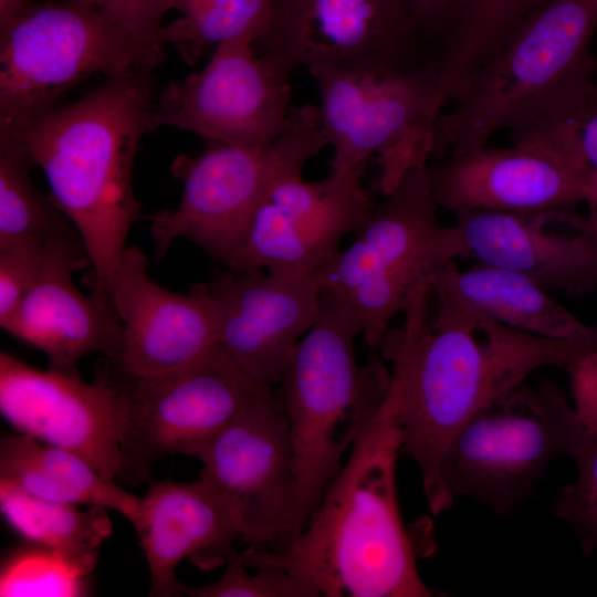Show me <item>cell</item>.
<instances>
[{
  "label": "cell",
  "mask_w": 597,
  "mask_h": 597,
  "mask_svg": "<svg viewBox=\"0 0 597 597\" xmlns=\"http://www.w3.org/2000/svg\"><path fill=\"white\" fill-rule=\"evenodd\" d=\"M199 476L223 498L251 546L292 536L298 480L290 426L275 387L241 411L197 457Z\"/></svg>",
  "instance_id": "obj_14"
},
{
  "label": "cell",
  "mask_w": 597,
  "mask_h": 597,
  "mask_svg": "<svg viewBox=\"0 0 597 597\" xmlns=\"http://www.w3.org/2000/svg\"><path fill=\"white\" fill-rule=\"evenodd\" d=\"M509 133L512 143H540L597 175V83L586 77L568 84Z\"/></svg>",
  "instance_id": "obj_25"
},
{
  "label": "cell",
  "mask_w": 597,
  "mask_h": 597,
  "mask_svg": "<svg viewBox=\"0 0 597 597\" xmlns=\"http://www.w3.org/2000/svg\"><path fill=\"white\" fill-rule=\"evenodd\" d=\"M584 202L588 207V214L585 218L597 233V175L588 177Z\"/></svg>",
  "instance_id": "obj_36"
},
{
  "label": "cell",
  "mask_w": 597,
  "mask_h": 597,
  "mask_svg": "<svg viewBox=\"0 0 597 597\" xmlns=\"http://www.w3.org/2000/svg\"><path fill=\"white\" fill-rule=\"evenodd\" d=\"M430 286L513 329L597 346L596 327L578 320L551 292L517 272L481 262L460 270L453 261L434 274Z\"/></svg>",
  "instance_id": "obj_22"
},
{
  "label": "cell",
  "mask_w": 597,
  "mask_h": 597,
  "mask_svg": "<svg viewBox=\"0 0 597 597\" xmlns=\"http://www.w3.org/2000/svg\"><path fill=\"white\" fill-rule=\"evenodd\" d=\"M253 46L249 36L222 42L205 67L171 82L154 107L153 129L175 127L208 144L252 148L276 139L292 122L291 75Z\"/></svg>",
  "instance_id": "obj_13"
},
{
  "label": "cell",
  "mask_w": 597,
  "mask_h": 597,
  "mask_svg": "<svg viewBox=\"0 0 597 597\" xmlns=\"http://www.w3.org/2000/svg\"><path fill=\"white\" fill-rule=\"evenodd\" d=\"M31 2V0H0V30L4 29Z\"/></svg>",
  "instance_id": "obj_37"
},
{
  "label": "cell",
  "mask_w": 597,
  "mask_h": 597,
  "mask_svg": "<svg viewBox=\"0 0 597 597\" xmlns=\"http://www.w3.org/2000/svg\"><path fill=\"white\" fill-rule=\"evenodd\" d=\"M218 345L253 379L275 387L322 308L318 270L307 274L229 270L201 283Z\"/></svg>",
  "instance_id": "obj_16"
},
{
  "label": "cell",
  "mask_w": 597,
  "mask_h": 597,
  "mask_svg": "<svg viewBox=\"0 0 597 597\" xmlns=\"http://www.w3.org/2000/svg\"><path fill=\"white\" fill-rule=\"evenodd\" d=\"M0 412L15 431L76 453L107 479L121 478L126 405L98 366L85 383L1 352Z\"/></svg>",
  "instance_id": "obj_15"
},
{
  "label": "cell",
  "mask_w": 597,
  "mask_h": 597,
  "mask_svg": "<svg viewBox=\"0 0 597 597\" xmlns=\"http://www.w3.org/2000/svg\"><path fill=\"white\" fill-rule=\"evenodd\" d=\"M320 107L292 109L287 129L264 147L209 144L198 155H178L171 175L182 185L178 205L151 217L155 255L188 239L226 263L258 207L280 179L301 174L304 164L328 146Z\"/></svg>",
  "instance_id": "obj_8"
},
{
  "label": "cell",
  "mask_w": 597,
  "mask_h": 597,
  "mask_svg": "<svg viewBox=\"0 0 597 597\" xmlns=\"http://www.w3.org/2000/svg\"><path fill=\"white\" fill-rule=\"evenodd\" d=\"M438 207L506 213L570 209L584 202L588 175L535 142L488 145L429 166Z\"/></svg>",
  "instance_id": "obj_19"
},
{
  "label": "cell",
  "mask_w": 597,
  "mask_h": 597,
  "mask_svg": "<svg viewBox=\"0 0 597 597\" xmlns=\"http://www.w3.org/2000/svg\"><path fill=\"white\" fill-rule=\"evenodd\" d=\"M44 240L23 237L0 242V322L36 282L43 265Z\"/></svg>",
  "instance_id": "obj_32"
},
{
  "label": "cell",
  "mask_w": 597,
  "mask_h": 597,
  "mask_svg": "<svg viewBox=\"0 0 597 597\" xmlns=\"http://www.w3.org/2000/svg\"><path fill=\"white\" fill-rule=\"evenodd\" d=\"M121 391L126 426L118 480H151L158 460L200 452L241 411L274 390L242 371L218 345L197 362L164 374L134 376L105 359L98 365Z\"/></svg>",
  "instance_id": "obj_11"
},
{
  "label": "cell",
  "mask_w": 597,
  "mask_h": 597,
  "mask_svg": "<svg viewBox=\"0 0 597 597\" xmlns=\"http://www.w3.org/2000/svg\"><path fill=\"white\" fill-rule=\"evenodd\" d=\"M268 31L254 44L292 75L327 64L374 73L429 62L404 0H272Z\"/></svg>",
  "instance_id": "obj_12"
},
{
  "label": "cell",
  "mask_w": 597,
  "mask_h": 597,
  "mask_svg": "<svg viewBox=\"0 0 597 597\" xmlns=\"http://www.w3.org/2000/svg\"><path fill=\"white\" fill-rule=\"evenodd\" d=\"M578 478L566 486L554 505V513L577 534L583 552L597 548V431L586 432L573 457Z\"/></svg>",
  "instance_id": "obj_31"
},
{
  "label": "cell",
  "mask_w": 597,
  "mask_h": 597,
  "mask_svg": "<svg viewBox=\"0 0 597 597\" xmlns=\"http://www.w3.org/2000/svg\"><path fill=\"white\" fill-rule=\"evenodd\" d=\"M570 375L574 409L588 431H597V350L567 368Z\"/></svg>",
  "instance_id": "obj_35"
},
{
  "label": "cell",
  "mask_w": 597,
  "mask_h": 597,
  "mask_svg": "<svg viewBox=\"0 0 597 597\" xmlns=\"http://www.w3.org/2000/svg\"><path fill=\"white\" fill-rule=\"evenodd\" d=\"M222 576L205 586L181 584L180 596L188 597H321L303 579L276 567H256L254 573L234 548L228 556Z\"/></svg>",
  "instance_id": "obj_30"
},
{
  "label": "cell",
  "mask_w": 597,
  "mask_h": 597,
  "mask_svg": "<svg viewBox=\"0 0 597 597\" xmlns=\"http://www.w3.org/2000/svg\"><path fill=\"white\" fill-rule=\"evenodd\" d=\"M32 164L19 145L0 134V242L48 238L74 228L52 199L36 188Z\"/></svg>",
  "instance_id": "obj_28"
},
{
  "label": "cell",
  "mask_w": 597,
  "mask_h": 597,
  "mask_svg": "<svg viewBox=\"0 0 597 597\" xmlns=\"http://www.w3.org/2000/svg\"><path fill=\"white\" fill-rule=\"evenodd\" d=\"M88 263L75 228L49 235L36 282L0 322L3 331L42 350L48 369L76 378L83 357L114 359L122 342V324L112 306L84 294L73 281V273Z\"/></svg>",
  "instance_id": "obj_18"
},
{
  "label": "cell",
  "mask_w": 597,
  "mask_h": 597,
  "mask_svg": "<svg viewBox=\"0 0 597 597\" xmlns=\"http://www.w3.org/2000/svg\"><path fill=\"white\" fill-rule=\"evenodd\" d=\"M167 12L181 17L164 24L163 44H171L182 61L195 64L211 46L249 36L254 44L268 31L272 0H165Z\"/></svg>",
  "instance_id": "obj_26"
},
{
  "label": "cell",
  "mask_w": 597,
  "mask_h": 597,
  "mask_svg": "<svg viewBox=\"0 0 597 597\" xmlns=\"http://www.w3.org/2000/svg\"><path fill=\"white\" fill-rule=\"evenodd\" d=\"M546 0H476L441 46V61L458 81H470L505 45L522 21Z\"/></svg>",
  "instance_id": "obj_27"
},
{
  "label": "cell",
  "mask_w": 597,
  "mask_h": 597,
  "mask_svg": "<svg viewBox=\"0 0 597 597\" xmlns=\"http://www.w3.org/2000/svg\"><path fill=\"white\" fill-rule=\"evenodd\" d=\"M0 482L48 501L103 506L134 522L139 498L71 451L21 433L0 439Z\"/></svg>",
  "instance_id": "obj_23"
},
{
  "label": "cell",
  "mask_w": 597,
  "mask_h": 597,
  "mask_svg": "<svg viewBox=\"0 0 597 597\" xmlns=\"http://www.w3.org/2000/svg\"><path fill=\"white\" fill-rule=\"evenodd\" d=\"M597 0H546L516 28L501 51L472 77L434 126L432 155L488 145L523 124L568 84L593 77Z\"/></svg>",
  "instance_id": "obj_5"
},
{
  "label": "cell",
  "mask_w": 597,
  "mask_h": 597,
  "mask_svg": "<svg viewBox=\"0 0 597 597\" xmlns=\"http://www.w3.org/2000/svg\"><path fill=\"white\" fill-rule=\"evenodd\" d=\"M437 207L429 166L412 167L375 206L354 242L318 270L322 291L345 304L370 347L419 286L468 255L458 227L441 226Z\"/></svg>",
  "instance_id": "obj_6"
},
{
  "label": "cell",
  "mask_w": 597,
  "mask_h": 597,
  "mask_svg": "<svg viewBox=\"0 0 597 597\" xmlns=\"http://www.w3.org/2000/svg\"><path fill=\"white\" fill-rule=\"evenodd\" d=\"M587 430L549 379L524 383L476 411L449 443L440 483L452 504L467 495L504 514L528 496L555 458L574 457Z\"/></svg>",
  "instance_id": "obj_9"
},
{
  "label": "cell",
  "mask_w": 597,
  "mask_h": 597,
  "mask_svg": "<svg viewBox=\"0 0 597 597\" xmlns=\"http://www.w3.org/2000/svg\"><path fill=\"white\" fill-rule=\"evenodd\" d=\"M468 255L525 275L548 292L597 287V233L570 209L455 213Z\"/></svg>",
  "instance_id": "obj_20"
},
{
  "label": "cell",
  "mask_w": 597,
  "mask_h": 597,
  "mask_svg": "<svg viewBox=\"0 0 597 597\" xmlns=\"http://www.w3.org/2000/svg\"><path fill=\"white\" fill-rule=\"evenodd\" d=\"M399 436L379 410L301 533L280 549L240 552L249 568H281L325 597H429L398 503Z\"/></svg>",
  "instance_id": "obj_3"
},
{
  "label": "cell",
  "mask_w": 597,
  "mask_h": 597,
  "mask_svg": "<svg viewBox=\"0 0 597 597\" xmlns=\"http://www.w3.org/2000/svg\"><path fill=\"white\" fill-rule=\"evenodd\" d=\"M147 268L142 249L127 245L105 293L122 324L118 354L107 360L134 376L186 367L218 346L216 321L202 284H195L187 294L174 293L149 277Z\"/></svg>",
  "instance_id": "obj_17"
},
{
  "label": "cell",
  "mask_w": 597,
  "mask_h": 597,
  "mask_svg": "<svg viewBox=\"0 0 597 597\" xmlns=\"http://www.w3.org/2000/svg\"><path fill=\"white\" fill-rule=\"evenodd\" d=\"M132 523L150 573V596H180L176 576L189 559L205 570L226 564L241 527L223 498L205 479L149 480Z\"/></svg>",
  "instance_id": "obj_21"
},
{
  "label": "cell",
  "mask_w": 597,
  "mask_h": 597,
  "mask_svg": "<svg viewBox=\"0 0 597 597\" xmlns=\"http://www.w3.org/2000/svg\"><path fill=\"white\" fill-rule=\"evenodd\" d=\"M411 20L433 56L476 0H404Z\"/></svg>",
  "instance_id": "obj_34"
},
{
  "label": "cell",
  "mask_w": 597,
  "mask_h": 597,
  "mask_svg": "<svg viewBox=\"0 0 597 597\" xmlns=\"http://www.w3.org/2000/svg\"><path fill=\"white\" fill-rule=\"evenodd\" d=\"M114 24L144 45L165 53L160 39L165 0H88Z\"/></svg>",
  "instance_id": "obj_33"
},
{
  "label": "cell",
  "mask_w": 597,
  "mask_h": 597,
  "mask_svg": "<svg viewBox=\"0 0 597 597\" xmlns=\"http://www.w3.org/2000/svg\"><path fill=\"white\" fill-rule=\"evenodd\" d=\"M0 511L24 542L43 545L66 555L96 561L113 531L107 509L48 501L0 482Z\"/></svg>",
  "instance_id": "obj_24"
},
{
  "label": "cell",
  "mask_w": 597,
  "mask_h": 597,
  "mask_svg": "<svg viewBox=\"0 0 597 597\" xmlns=\"http://www.w3.org/2000/svg\"><path fill=\"white\" fill-rule=\"evenodd\" d=\"M164 60L88 0L32 1L0 30V129L25 126L92 76Z\"/></svg>",
  "instance_id": "obj_7"
},
{
  "label": "cell",
  "mask_w": 597,
  "mask_h": 597,
  "mask_svg": "<svg viewBox=\"0 0 597 597\" xmlns=\"http://www.w3.org/2000/svg\"><path fill=\"white\" fill-rule=\"evenodd\" d=\"M360 328L345 304L322 291V308L275 386L290 426L298 502L290 542L321 503L343 457L377 417L390 369L378 357L358 365Z\"/></svg>",
  "instance_id": "obj_4"
},
{
  "label": "cell",
  "mask_w": 597,
  "mask_h": 597,
  "mask_svg": "<svg viewBox=\"0 0 597 597\" xmlns=\"http://www.w3.org/2000/svg\"><path fill=\"white\" fill-rule=\"evenodd\" d=\"M397 328L378 347L390 365L380 410L398 429L399 457L418 465L429 507L451 506L440 483L444 452L480 409L542 367L566 369L597 350L500 324L429 283L418 287Z\"/></svg>",
  "instance_id": "obj_1"
},
{
  "label": "cell",
  "mask_w": 597,
  "mask_h": 597,
  "mask_svg": "<svg viewBox=\"0 0 597 597\" xmlns=\"http://www.w3.org/2000/svg\"><path fill=\"white\" fill-rule=\"evenodd\" d=\"M96 561L66 555L24 542L10 551L0 568L1 597H83L91 595Z\"/></svg>",
  "instance_id": "obj_29"
},
{
  "label": "cell",
  "mask_w": 597,
  "mask_h": 597,
  "mask_svg": "<svg viewBox=\"0 0 597 597\" xmlns=\"http://www.w3.org/2000/svg\"><path fill=\"white\" fill-rule=\"evenodd\" d=\"M154 70L106 76L75 102L19 129H0L43 171L50 198L87 252L92 295L105 302L108 279L142 213L133 166L142 137L153 130Z\"/></svg>",
  "instance_id": "obj_2"
},
{
  "label": "cell",
  "mask_w": 597,
  "mask_h": 597,
  "mask_svg": "<svg viewBox=\"0 0 597 597\" xmlns=\"http://www.w3.org/2000/svg\"><path fill=\"white\" fill-rule=\"evenodd\" d=\"M307 70L320 90L321 126L334 150L332 171H363L377 155L379 188L387 196L409 169L427 165L436 122L449 102L431 60L387 73L327 64Z\"/></svg>",
  "instance_id": "obj_10"
}]
</instances>
